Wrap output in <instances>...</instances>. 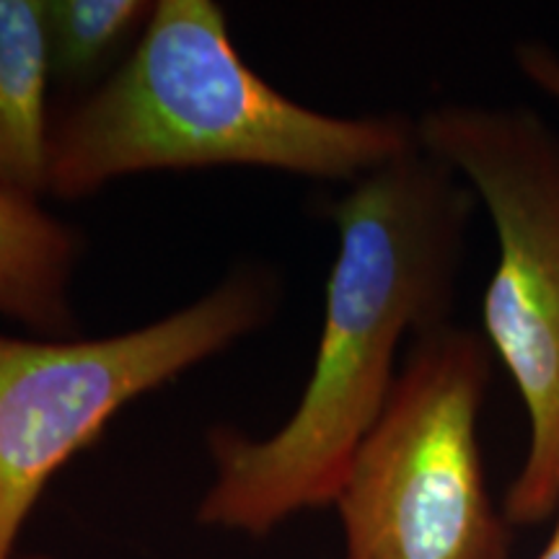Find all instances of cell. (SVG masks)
<instances>
[{"mask_svg": "<svg viewBox=\"0 0 559 559\" xmlns=\"http://www.w3.org/2000/svg\"><path fill=\"white\" fill-rule=\"evenodd\" d=\"M474 194L423 145L349 185L334 202L340 249L304 394L267 438L215 425V479L202 526L267 536L334 506L349 461L379 423L407 337L449 321Z\"/></svg>", "mask_w": 559, "mask_h": 559, "instance_id": "6da1fadb", "label": "cell"}, {"mask_svg": "<svg viewBox=\"0 0 559 559\" xmlns=\"http://www.w3.org/2000/svg\"><path fill=\"white\" fill-rule=\"evenodd\" d=\"M417 145L407 115H326L270 86L213 0H158L115 73L52 120L47 194L83 200L132 174L210 166L353 185Z\"/></svg>", "mask_w": 559, "mask_h": 559, "instance_id": "7a4b0ae2", "label": "cell"}, {"mask_svg": "<svg viewBox=\"0 0 559 559\" xmlns=\"http://www.w3.org/2000/svg\"><path fill=\"white\" fill-rule=\"evenodd\" d=\"M417 140L477 192L498 236L481 326L528 415L502 513L534 526L559 508V135L526 107L443 104L419 117Z\"/></svg>", "mask_w": 559, "mask_h": 559, "instance_id": "3957f363", "label": "cell"}, {"mask_svg": "<svg viewBox=\"0 0 559 559\" xmlns=\"http://www.w3.org/2000/svg\"><path fill=\"white\" fill-rule=\"evenodd\" d=\"M492 358L453 321L417 334L334 500L345 559H508L513 526L479 449Z\"/></svg>", "mask_w": 559, "mask_h": 559, "instance_id": "277c9868", "label": "cell"}, {"mask_svg": "<svg viewBox=\"0 0 559 559\" xmlns=\"http://www.w3.org/2000/svg\"><path fill=\"white\" fill-rule=\"evenodd\" d=\"M280 298L275 272L243 264L185 309L109 337L0 334V559H13L50 479L117 412L260 332Z\"/></svg>", "mask_w": 559, "mask_h": 559, "instance_id": "5b68a950", "label": "cell"}, {"mask_svg": "<svg viewBox=\"0 0 559 559\" xmlns=\"http://www.w3.org/2000/svg\"><path fill=\"white\" fill-rule=\"evenodd\" d=\"M79 260V230L55 218L41 200L0 190V317L19 321L34 337H75Z\"/></svg>", "mask_w": 559, "mask_h": 559, "instance_id": "8992f818", "label": "cell"}, {"mask_svg": "<svg viewBox=\"0 0 559 559\" xmlns=\"http://www.w3.org/2000/svg\"><path fill=\"white\" fill-rule=\"evenodd\" d=\"M50 50L41 0H0V190L41 200L50 179Z\"/></svg>", "mask_w": 559, "mask_h": 559, "instance_id": "52a82bcc", "label": "cell"}, {"mask_svg": "<svg viewBox=\"0 0 559 559\" xmlns=\"http://www.w3.org/2000/svg\"><path fill=\"white\" fill-rule=\"evenodd\" d=\"M52 86L86 94L138 45L156 3L151 0H41Z\"/></svg>", "mask_w": 559, "mask_h": 559, "instance_id": "ba28073f", "label": "cell"}, {"mask_svg": "<svg viewBox=\"0 0 559 559\" xmlns=\"http://www.w3.org/2000/svg\"><path fill=\"white\" fill-rule=\"evenodd\" d=\"M515 62H519L523 79L559 104V55L555 50L539 45V41H528L515 50Z\"/></svg>", "mask_w": 559, "mask_h": 559, "instance_id": "9c48e42d", "label": "cell"}, {"mask_svg": "<svg viewBox=\"0 0 559 559\" xmlns=\"http://www.w3.org/2000/svg\"><path fill=\"white\" fill-rule=\"evenodd\" d=\"M555 515H557V521H555V528H551L549 542L544 544L542 555L536 557V559H559V508H557Z\"/></svg>", "mask_w": 559, "mask_h": 559, "instance_id": "30bf717a", "label": "cell"}, {"mask_svg": "<svg viewBox=\"0 0 559 559\" xmlns=\"http://www.w3.org/2000/svg\"><path fill=\"white\" fill-rule=\"evenodd\" d=\"M26 559H50V557H41V555H37V557H26Z\"/></svg>", "mask_w": 559, "mask_h": 559, "instance_id": "8fae6325", "label": "cell"}]
</instances>
